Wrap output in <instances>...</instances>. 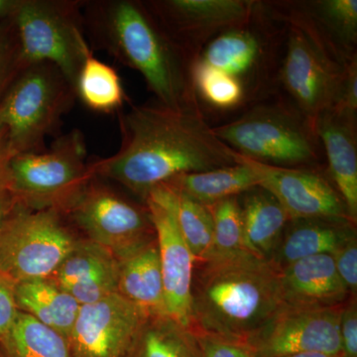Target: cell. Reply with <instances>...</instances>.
<instances>
[{
    "label": "cell",
    "mask_w": 357,
    "mask_h": 357,
    "mask_svg": "<svg viewBox=\"0 0 357 357\" xmlns=\"http://www.w3.org/2000/svg\"><path fill=\"white\" fill-rule=\"evenodd\" d=\"M93 178L84 134L77 129L59 136L50 148L13 155L3 174L15 206L61 213Z\"/></svg>",
    "instance_id": "8992f818"
},
{
    "label": "cell",
    "mask_w": 357,
    "mask_h": 357,
    "mask_svg": "<svg viewBox=\"0 0 357 357\" xmlns=\"http://www.w3.org/2000/svg\"><path fill=\"white\" fill-rule=\"evenodd\" d=\"M64 218L14 204L0 227V270L16 284L52 278L77 241Z\"/></svg>",
    "instance_id": "30bf717a"
},
{
    "label": "cell",
    "mask_w": 357,
    "mask_h": 357,
    "mask_svg": "<svg viewBox=\"0 0 357 357\" xmlns=\"http://www.w3.org/2000/svg\"><path fill=\"white\" fill-rule=\"evenodd\" d=\"M162 185L208 206L223 199L238 196L259 185V182L252 167L243 156H239L236 165L204 172L183 174Z\"/></svg>",
    "instance_id": "d4e9b609"
},
{
    "label": "cell",
    "mask_w": 357,
    "mask_h": 357,
    "mask_svg": "<svg viewBox=\"0 0 357 357\" xmlns=\"http://www.w3.org/2000/svg\"><path fill=\"white\" fill-rule=\"evenodd\" d=\"M284 357H344V356H333V354H321V352H310V354H293Z\"/></svg>",
    "instance_id": "60d3db41"
},
{
    "label": "cell",
    "mask_w": 357,
    "mask_h": 357,
    "mask_svg": "<svg viewBox=\"0 0 357 357\" xmlns=\"http://www.w3.org/2000/svg\"><path fill=\"white\" fill-rule=\"evenodd\" d=\"M130 357H202L192 328L169 316L148 318Z\"/></svg>",
    "instance_id": "83f0119b"
},
{
    "label": "cell",
    "mask_w": 357,
    "mask_h": 357,
    "mask_svg": "<svg viewBox=\"0 0 357 357\" xmlns=\"http://www.w3.org/2000/svg\"><path fill=\"white\" fill-rule=\"evenodd\" d=\"M77 98L88 109L100 114L119 112L128 102L116 70L91 54L79 70L76 83Z\"/></svg>",
    "instance_id": "f1b7e54d"
},
{
    "label": "cell",
    "mask_w": 357,
    "mask_h": 357,
    "mask_svg": "<svg viewBox=\"0 0 357 357\" xmlns=\"http://www.w3.org/2000/svg\"><path fill=\"white\" fill-rule=\"evenodd\" d=\"M191 73L199 112L211 126L231 121L248 109L243 89L220 70L194 61Z\"/></svg>",
    "instance_id": "484cf974"
},
{
    "label": "cell",
    "mask_w": 357,
    "mask_h": 357,
    "mask_svg": "<svg viewBox=\"0 0 357 357\" xmlns=\"http://www.w3.org/2000/svg\"><path fill=\"white\" fill-rule=\"evenodd\" d=\"M22 69L20 41L13 20L0 21V100Z\"/></svg>",
    "instance_id": "1f68e13d"
},
{
    "label": "cell",
    "mask_w": 357,
    "mask_h": 357,
    "mask_svg": "<svg viewBox=\"0 0 357 357\" xmlns=\"http://www.w3.org/2000/svg\"><path fill=\"white\" fill-rule=\"evenodd\" d=\"M13 156L7 139V131L0 112V178L3 177L4 170L9 158Z\"/></svg>",
    "instance_id": "74e56055"
},
{
    "label": "cell",
    "mask_w": 357,
    "mask_h": 357,
    "mask_svg": "<svg viewBox=\"0 0 357 357\" xmlns=\"http://www.w3.org/2000/svg\"><path fill=\"white\" fill-rule=\"evenodd\" d=\"M356 227L351 220L340 218L289 220L270 262L279 271L303 258L333 255L345 241L356 236Z\"/></svg>",
    "instance_id": "ffe728a7"
},
{
    "label": "cell",
    "mask_w": 357,
    "mask_h": 357,
    "mask_svg": "<svg viewBox=\"0 0 357 357\" xmlns=\"http://www.w3.org/2000/svg\"><path fill=\"white\" fill-rule=\"evenodd\" d=\"M284 304L279 271L248 251L195 263L191 328L248 340Z\"/></svg>",
    "instance_id": "3957f363"
},
{
    "label": "cell",
    "mask_w": 357,
    "mask_h": 357,
    "mask_svg": "<svg viewBox=\"0 0 357 357\" xmlns=\"http://www.w3.org/2000/svg\"><path fill=\"white\" fill-rule=\"evenodd\" d=\"M333 109L357 114V60L347 68L337 105Z\"/></svg>",
    "instance_id": "8d00e7d4"
},
{
    "label": "cell",
    "mask_w": 357,
    "mask_h": 357,
    "mask_svg": "<svg viewBox=\"0 0 357 357\" xmlns=\"http://www.w3.org/2000/svg\"><path fill=\"white\" fill-rule=\"evenodd\" d=\"M18 310L69 338L81 305L52 279H34L16 284Z\"/></svg>",
    "instance_id": "cb8c5ba5"
},
{
    "label": "cell",
    "mask_w": 357,
    "mask_h": 357,
    "mask_svg": "<svg viewBox=\"0 0 357 357\" xmlns=\"http://www.w3.org/2000/svg\"><path fill=\"white\" fill-rule=\"evenodd\" d=\"M244 159L255 171L260 187L278 199L290 220L326 218L351 220L344 199L326 170L278 168Z\"/></svg>",
    "instance_id": "9a60e30c"
},
{
    "label": "cell",
    "mask_w": 357,
    "mask_h": 357,
    "mask_svg": "<svg viewBox=\"0 0 357 357\" xmlns=\"http://www.w3.org/2000/svg\"><path fill=\"white\" fill-rule=\"evenodd\" d=\"M275 2L287 23L277 96L314 122L337 105L345 73L352 62H342L287 0Z\"/></svg>",
    "instance_id": "52a82bcc"
},
{
    "label": "cell",
    "mask_w": 357,
    "mask_h": 357,
    "mask_svg": "<svg viewBox=\"0 0 357 357\" xmlns=\"http://www.w3.org/2000/svg\"><path fill=\"white\" fill-rule=\"evenodd\" d=\"M202 357H255L246 340L197 333Z\"/></svg>",
    "instance_id": "d6a6232c"
},
{
    "label": "cell",
    "mask_w": 357,
    "mask_h": 357,
    "mask_svg": "<svg viewBox=\"0 0 357 357\" xmlns=\"http://www.w3.org/2000/svg\"><path fill=\"white\" fill-rule=\"evenodd\" d=\"M286 32L287 23L276 2L257 0L248 20L208 42L195 61L236 81L249 109L278 93Z\"/></svg>",
    "instance_id": "277c9868"
},
{
    "label": "cell",
    "mask_w": 357,
    "mask_h": 357,
    "mask_svg": "<svg viewBox=\"0 0 357 357\" xmlns=\"http://www.w3.org/2000/svg\"><path fill=\"white\" fill-rule=\"evenodd\" d=\"M342 306H298L284 303L246 342L255 357L310 352L342 356L340 337Z\"/></svg>",
    "instance_id": "7c38bea8"
},
{
    "label": "cell",
    "mask_w": 357,
    "mask_h": 357,
    "mask_svg": "<svg viewBox=\"0 0 357 357\" xmlns=\"http://www.w3.org/2000/svg\"><path fill=\"white\" fill-rule=\"evenodd\" d=\"M345 64L357 60V0H288Z\"/></svg>",
    "instance_id": "44dd1931"
},
{
    "label": "cell",
    "mask_w": 357,
    "mask_h": 357,
    "mask_svg": "<svg viewBox=\"0 0 357 357\" xmlns=\"http://www.w3.org/2000/svg\"><path fill=\"white\" fill-rule=\"evenodd\" d=\"M144 204L156 232L167 314L181 325L191 328L194 257L171 211L153 199H147Z\"/></svg>",
    "instance_id": "2e32d148"
},
{
    "label": "cell",
    "mask_w": 357,
    "mask_h": 357,
    "mask_svg": "<svg viewBox=\"0 0 357 357\" xmlns=\"http://www.w3.org/2000/svg\"><path fill=\"white\" fill-rule=\"evenodd\" d=\"M20 2V0H0V21L11 20Z\"/></svg>",
    "instance_id": "ab89813d"
},
{
    "label": "cell",
    "mask_w": 357,
    "mask_h": 357,
    "mask_svg": "<svg viewBox=\"0 0 357 357\" xmlns=\"http://www.w3.org/2000/svg\"><path fill=\"white\" fill-rule=\"evenodd\" d=\"M237 197L243 215L244 248L270 261L290 220L288 213L278 199L260 185Z\"/></svg>",
    "instance_id": "603a6c76"
},
{
    "label": "cell",
    "mask_w": 357,
    "mask_h": 357,
    "mask_svg": "<svg viewBox=\"0 0 357 357\" xmlns=\"http://www.w3.org/2000/svg\"><path fill=\"white\" fill-rule=\"evenodd\" d=\"M86 238L105 246L117 259L156 239L146 204L133 203L96 178L84 187L64 211Z\"/></svg>",
    "instance_id": "8fae6325"
},
{
    "label": "cell",
    "mask_w": 357,
    "mask_h": 357,
    "mask_svg": "<svg viewBox=\"0 0 357 357\" xmlns=\"http://www.w3.org/2000/svg\"><path fill=\"white\" fill-rule=\"evenodd\" d=\"M86 36L121 64L139 73L164 107L199 109L191 59L155 20L144 0L84 1Z\"/></svg>",
    "instance_id": "7a4b0ae2"
},
{
    "label": "cell",
    "mask_w": 357,
    "mask_h": 357,
    "mask_svg": "<svg viewBox=\"0 0 357 357\" xmlns=\"http://www.w3.org/2000/svg\"><path fill=\"white\" fill-rule=\"evenodd\" d=\"M14 206V201L10 192L4 184L3 177L0 178V227Z\"/></svg>",
    "instance_id": "f35d334b"
},
{
    "label": "cell",
    "mask_w": 357,
    "mask_h": 357,
    "mask_svg": "<svg viewBox=\"0 0 357 357\" xmlns=\"http://www.w3.org/2000/svg\"><path fill=\"white\" fill-rule=\"evenodd\" d=\"M340 280L351 297L357 293V236L345 241L333 255Z\"/></svg>",
    "instance_id": "836d02e7"
},
{
    "label": "cell",
    "mask_w": 357,
    "mask_h": 357,
    "mask_svg": "<svg viewBox=\"0 0 357 357\" xmlns=\"http://www.w3.org/2000/svg\"><path fill=\"white\" fill-rule=\"evenodd\" d=\"M257 0H144L164 31L192 62L220 33L244 22Z\"/></svg>",
    "instance_id": "4fadbf2b"
},
{
    "label": "cell",
    "mask_w": 357,
    "mask_h": 357,
    "mask_svg": "<svg viewBox=\"0 0 357 357\" xmlns=\"http://www.w3.org/2000/svg\"><path fill=\"white\" fill-rule=\"evenodd\" d=\"M279 277L285 304L337 307L351 298L331 255L311 256L291 263L279 270Z\"/></svg>",
    "instance_id": "d6986e66"
},
{
    "label": "cell",
    "mask_w": 357,
    "mask_h": 357,
    "mask_svg": "<svg viewBox=\"0 0 357 357\" xmlns=\"http://www.w3.org/2000/svg\"><path fill=\"white\" fill-rule=\"evenodd\" d=\"M340 337L342 356L357 357L356 298H349L342 306L340 319Z\"/></svg>",
    "instance_id": "d590c367"
},
{
    "label": "cell",
    "mask_w": 357,
    "mask_h": 357,
    "mask_svg": "<svg viewBox=\"0 0 357 357\" xmlns=\"http://www.w3.org/2000/svg\"><path fill=\"white\" fill-rule=\"evenodd\" d=\"M83 0H20L13 20L23 68L55 65L76 89L77 76L93 52L86 39Z\"/></svg>",
    "instance_id": "9c48e42d"
},
{
    "label": "cell",
    "mask_w": 357,
    "mask_h": 357,
    "mask_svg": "<svg viewBox=\"0 0 357 357\" xmlns=\"http://www.w3.org/2000/svg\"><path fill=\"white\" fill-rule=\"evenodd\" d=\"M148 317L114 293L81 305L70 333V357H130Z\"/></svg>",
    "instance_id": "5bb4252c"
},
{
    "label": "cell",
    "mask_w": 357,
    "mask_h": 357,
    "mask_svg": "<svg viewBox=\"0 0 357 357\" xmlns=\"http://www.w3.org/2000/svg\"><path fill=\"white\" fill-rule=\"evenodd\" d=\"M0 345L6 357H70L67 338L20 311Z\"/></svg>",
    "instance_id": "f546056e"
},
{
    "label": "cell",
    "mask_w": 357,
    "mask_h": 357,
    "mask_svg": "<svg viewBox=\"0 0 357 357\" xmlns=\"http://www.w3.org/2000/svg\"><path fill=\"white\" fill-rule=\"evenodd\" d=\"M326 161V173L357 220V114L328 109L314 121Z\"/></svg>",
    "instance_id": "ac0fdd59"
},
{
    "label": "cell",
    "mask_w": 357,
    "mask_h": 357,
    "mask_svg": "<svg viewBox=\"0 0 357 357\" xmlns=\"http://www.w3.org/2000/svg\"><path fill=\"white\" fill-rule=\"evenodd\" d=\"M208 208L213 223V246L211 257L246 251L238 197L223 199Z\"/></svg>",
    "instance_id": "4dcf8cb0"
},
{
    "label": "cell",
    "mask_w": 357,
    "mask_h": 357,
    "mask_svg": "<svg viewBox=\"0 0 357 357\" xmlns=\"http://www.w3.org/2000/svg\"><path fill=\"white\" fill-rule=\"evenodd\" d=\"M76 98V89L55 65L23 68L0 100L11 153L45 149L47 137L57 132Z\"/></svg>",
    "instance_id": "ba28073f"
},
{
    "label": "cell",
    "mask_w": 357,
    "mask_h": 357,
    "mask_svg": "<svg viewBox=\"0 0 357 357\" xmlns=\"http://www.w3.org/2000/svg\"><path fill=\"white\" fill-rule=\"evenodd\" d=\"M147 199L163 204L173 213L195 263L206 261L211 257L213 246V223L208 206L166 185L156 188L148 195Z\"/></svg>",
    "instance_id": "4316f807"
},
{
    "label": "cell",
    "mask_w": 357,
    "mask_h": 357,
    "mask_svg": "<svg viewBox=\"0 0 357 357\" xmlns=\"http://www.w3.org/2000/svg\"><path fill=\"white\" fill-rule=\"evenodd\" d=\"M16 283L0 270V342L13 328L18 310L15 300Z\"/></svg>",
    "instance_id": "e575fe53"
},
{
    "label": "cell",
    "mask_w": 357,
    "mask_h": 357,
    "mask_svg": "<svg viewBox=\"0 0 357 357\" xmlns=\"http://www.w3.org/2000/svg\"><path fill=\"white\" fill-rule=\"evenodd\" d=\"M119 272V259L112 251L88 238H77L50 279L79 305H86L117 293Z\"/></svg>",
    "instance_id": "e0dca14e"
},
{
    "label": "cell",
    "mask_w": 357,
    "mask_h": 357,
    "mask_svg": "<svg viewBox=\"0 0 357 357\" xmlns=\"http://www.w3.org/2000/svg\"><path fill=\"white\" fill-rule=\"evenodd\" d=\"M117 293L148 318L168 316L157 239L119 259Z\"/></svg>",
    "instance_id": "7402d4cb"
},
{
    "label": "cell",
    "mask_w": 357,
    "mask_h": 357,
    "mask_svg": "<svg viewBox=\"0 0 357 357\" xmlns=\"http://www.w3.org/2000/svg\"><path fill=\"white\" fill-rule=\"evenodd\" d=\"M213 130L237 154L263 165L326 170L314 122L280 96L252 105Z\"/></svg>",
    "instance_id": "5b68a950"
},
{
    "label": "cell",
    "mask_w": 357,
    "mask_h": 357,
    "mask_svg": "<svg viewBox=\"0 0 357 357\" xmlns=\"http://www.w3.org/2000/svg\"><path fill=\"white\" fill-rule=\"evenodd\" d=\"M119 121L121 147L91 162L93 176L122 185L143 202L178 175L238 163L241 155L218 138L199 109L144 103L119 114Z\"/></svg>",
    "instance_id": "6da1fadb"
}]
</instances>
